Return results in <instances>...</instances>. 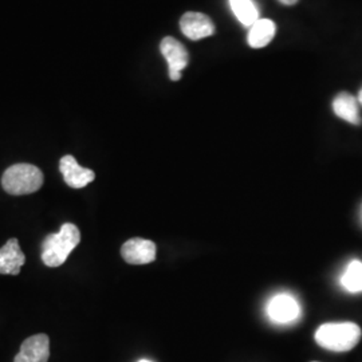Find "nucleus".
I'll return each instance as SVG.
<instances>
[{
	"label": "nucleus",
	"mask_w": 362,
	"mask_h": 362,
	"mask_svg": "<svg viewBox=\"0 0 362 362\" xmlns=\"http://www.w3.org/2000/svg\"><path fill=\"white\" fill-rule=\"evenodd\" d=\"M182 34L191 40H200L215 34V25L211 18L202 13H187L181 16Z\"/></svg>",
	"instance_id": "6e6552de"
},
{
	"label": "nucleus",
	"mask_w": 362,
	"mask_h": 362,
	"mask_svg": "<svg viewBox=\"0 0 362 362\" xmlns=\"http://www.w3.org/2000/svg\"><path fill=\"white\" fill-rule=\"evenodd\" d=\"M25 262L26 257L21 250L18 239H10L0 248V274L18 275Z\"/></svg>",
	"instance_id": "9d476101"
},
{
	"label": "nucleus",
	"mask_w": 362,
	"mask_h": 362,
	"mask_svg": "<svg viewBox=\"0 0 362 362\" xmlns=\"http://www.w3.org/2000/svg\"><path fill=\"white\" fill-rule=\"evenodd\" d=\"M357 100H358V104L361 105L362 106V89L360 90V93H358V97H357Z\"/></svg>",
	"instance_id": "dca6fc26"
},
{
	"label": "nucleus",
	"mask_w": 362,
	"mask_h": 362,
	"mask_svg": "<svg viewBox=\"0 0 362 362\" xmlns=\"http://www.w3.org/2000/svg\"><path fill=\"white\" fill-rule=\"evenodd\" d=\"M361 339V329L353 322L325 324L315 332V341L324 349L349 351Z\"/></svg>",
	"instance_id": "f03ea898"
},
{
	"label": "nucleus",
	"mask_w": 362,
	"mask_h": 362,
	"mask_svg": "<svg viewBox=\"0 0 362 362\" xmlns=\"http://www.w3.org/2000/svg\"><path fill=\"white\" fill-rule=\"evenodd\" d=\"M282 4L285 6H294L297 3L298 0H279Z\"/></svg>",
	"instance_id": "2eb2a0df"
},
{
	"label": "nucleus",
	"mask_w": 362,
	"mask_h": 362,
	"mask_svg": "<svg viewBox=\"0 0 362 362\" xmlns=\"http://www.w3.org/2000/svg\"><path fill=\"white\" fill-rule=\"evenodd\" d=\"M333 112L341 119L349 122L351 125H361L360 116V104L358 100L350 93H339L333 100Z\"/></svg>",
	"instance_id": "9b49d317"
},
{
	"label": "nucleus",
	"mask_w": 362,
	"mask_h": 362,
	"mask_svg": "<svg viewBox=\"0 0 362 362\" xmlns=\"http://www.w3.org/2000/svg\"><path fill=\"white\" fill-rule=\"evenodd\" d=\"M121 255L129 264H148L155 262L156 245L152 240L133 238L121 247Z\"/></svg>",
	"instance_id": "0eeeda50"
},
{
	"label": "nucleus",
	"mask_w": 362,
	"mask_h": 362,
	"mask_svg": "<svg viewBox=\"0 0 362 362\" xmlns=\"http://www.w3.org/2000/svg\"><path fill=\"white\" fill-rule=\"evenodd\" d=\"M275 30V23L270 19H259L250 27L247 42L252 49H262L272 42Z\"/></svg>",
	"instance_id": "f8f14e48"
},
{
	"label": "nucleus",
	"mask_w": 362,
	"mask_h": 362,
	"mask_svg": "<svg viewBox=\"0 0 362 362\" xmlns=\"http://www.w3.org/2000/svg\"><path fill=\"white\" fill-rule=\"evenodd\" d=\"M81 242V233L73 223H65L59 233L47 235L42 243V262L47 267H59Z\"/></svg>",
	"instance_id": "f257e3e1"
},
{
	"label": "nucleus",
	"mask_w": 362,
	"mask_h": 362,
	"mask_svg": "<svg viewBox=\"0 0 362 362\" xmlns=\"http://www.w3.org/2000/svg\"><path fill=\"white\" fill-rule=\"evenodd\" d=\"M61 173L65 179V182L71 188H83L95 179V173L91 169L82 168L73 156H65L59 163Z\"/></svg>",
	"instance_id": "1a4fd4ad"
},
{
	"label": "nucleus",
	"mask_w": 362,
	"mask_h": 362,
	"mask_svg": "<svg viewBox=\"0 0 362 362\" xmlns=\"http://www.w3.org/2000/svg\"><path fill=\"white\" fill-rule=\"evenodd\" d=\"M49 357L50 338L46 334H35L23 341L13 362H47Z\"/></svg>",
	"instance_id": "423d86ee"
},
{
	"label": "nucleus",
	"mask_w": 362,
	"mask_h": 362,
	"mask_svg": "<svg viewBox=\"0 0 362 362\" xmlns=\"http://www.w3.org/2000/svg\"><path fill=\"white\" fill-rule=\"evenodd\" d=\"M231 10L243 26L251 27L259 21V11L252 0H230Z\"/></svg>",
	"instance_id": "ddd939ff"
},
{
	"label": "nucleus",
	"mask_w": 362,
	"mask_h": 362,
	"mask_svg": "<svg viewBox=\"0 0 362 362\" xmlns=\"http://www.w3.org/2000/svg\"><path fill=\"white\" fill-rule=\"evenodd\" d=\"M341 285L351 294L362 291V262L353 260L341 276Z\"/></svg>",
	"instance_id": "4468645a"
},
{
	"label": "nucleus",
	"mask_w": 362,
	"mask_h": 362,
	"mask_svg": "<svg viewBox=\"0 0 362 362\" xmlns=\"http://www.w3.org/2000/svg\"><path fill=\"white\" fill-rule=\"evenodd\" d=\"M139 362H151V361H148V360H141V361H139Z\"/></svg>",
	"instance_id": "f3484780"
},
{
	"label": "nucleus",
	"mask_w": 362,
	"mask_h": 362,
	"mask_svg": "<svg viewBox=\"0 0 362 362\" xmlns=\"http://www.w3.org/2000/svg\"><path fill=\"white\" fill-rule=\"evenodd\" d=\"M1 185L7 194L13 196L34 194L43 185V173L31 164H15L3 173Z\"/></svg>",
	"instance_id": "7ed1b4c3"
},
{
	"label": "nucleus",
	"mask_w": 362,
	"mask_h": 362,
	"mask_svg": "<svg viewBox=\"0 0 362 362\" xmlns=\"http://www.w3.org/2000/svg\"><path fill=\"white\" fill-rule=\"evenodd\" d=\"M267 315L275 324H290L297 321L300 315V308L293 296L278 294L269 302Z\"/></svg>",
	"instance_id": "20e7f679"
},
{
	"label": "nucleus",
	"mask_w": 362,
	"mask_h": 362,
	"mask_svg": "<svg viewBox=\"0 0 362 362\" xmlns=\"http://www.w3.org/2000/svg\"><path fill=\"white\" fill-rule=\"evenodd\" d=\"M161 52L167 59L169 67V78L172 81H179L181 71L188 65V52L177 39L167 37L161 40Z\"/></svg>",
	"instance_id": "39448f33"
}]
</instances>
